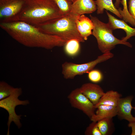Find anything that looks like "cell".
Masks as SVG:
<instances>
[{
    "label": "cell",
    "instance_id": "obj_1",
    "mask_svg": "<svg viewBox=\"0 0 135 135\" xmlns=\"http://www.w3.org/2000/svg\"><path fill=\"white\" fill-rule=\"evenodd\" d=\"M0 26L13 38L26 46L51 50L64 46L66 42L46 34L36 26L20 21L0 22Z\"/></svg>",
    "mask_w": 135,
    "mask_h": 135
},
{
    "label": "cell",
    "instance_id": "obj_2",
    "mask_svg": "<svg viewBox=\"0 0 135 135\" xmlns=\"http://www.w3.org/2000/svg\"><path fill=\"white\" fill-rule=\"evenodd\" d=\"M62 16L53 0H24L21 10L14 21L37 26Z\"/></svg>",
    "mask_w": 135,
    "mask_h": 135
},
{
    "label": "cell",
    "instance_id": "obj_3",
    "mask_svg": "<svg viewBox=\"0 0 135 135\" xmlns=\"http://www.w3.org/2000/svg\"><path fill=\"white\" fill-rule=\"evenodd\" d=\"M78 16L69 14L36 26L46 34L58 36L66 42L72 39L83 42L77 28L76 20Z\"/></svg>",
    "mask_w": 135,
    "mask_h": 135
},
{
    "label": "cell",
    "instance_id": "obj_4",
    "mask_svg": "<svg viewBox=\"0 0 135 135\" xmlns=\"http://www.w3.org/2000/svg\"><path fill=\"white\" fill-rule=\"evenodd\" d=\"M90 16L94 26L92 35L96 38L98 48L102 53L110 52L118 44L132 47L130 43L119 39L114 36L112 33L113 30L108 23H104L96 17L91 15Z\"/></svg>",
    "mask_w": 135,
    "mask_h": 135
},
{
    "label": "cell",
    "instance_id": "obj_5",
    "mask_svg": "<svg viewBox=\"0 0 135 135\" xmlns=\"http://www.w3.org/2000/svg\"><path fill=\"white\" fill-rule=\"evenodd\" d=\"M114 56L112 53L108 52L99 56L95 60L85 63L65 62L62 65V74L65 79H73L76 76L88 73L97 64L112 58Z\"/></svg>",
    "mask_w": 135,
    "mask_h": 135
},
{
    "label": "cell",
    "instance_id": "obj_6",
    "mask_svg": "<svg viewBox=\"0 0 135 135\" xmlns=\"http://www.w3.org/2000/svg\"><path fill=\"white\" fill-rule=\"evenodd\" d=\"M22 92L21 88H14L10 95L8 97L0 100V107L3 108L8 112L9 114L8 120L7 123L8 126L7 135H9V128L10 124L13 122L18 128L22 126L20 120L21 115H18L16 113V107L20 105H26L29 103L28 100L22 101L18 99V97Z\"/></svg>",
    "mask_w": 135,
    "mask_h": 135
},
{
    "label": "cell",
    "instance_id": "obj_7",
    "mask_svg": "<svg viewBox=\"0 0 135 135\" xmlns=\"http://www.w3.org/2000/svg\"><path fill=\"white\" fill-rule=\"evenodd\" d=\"M71 106L82 111L90 118L95 113L94 105L81 92L80 88L72 90L68 96Z\"/></svg>",
    "mask_w": 135,
    "mask_h": 135
},
{
    "label": "cell",
    "instance_id": "obj_8",
    "mask_svg": "<svg viewBox=\"0 0 135 135\" xmlns=\"http://www.w3.org/2000/svg\"><path fill=\"white\" fill-rule=\"evenodd\" d=\"M24 2V0H0V22L14 21Z\"/></svg>",
    "mask_w": 135,
    "mask_h": 135
},
{
    "label": "cell",
    "instance_id": "obj_9",
    "mask_svg": "<svg viewBox=\"0 0 135 135\" xmlns=\"http://www.w3.org/2000/svg\"><path fill=\"white\" fill-rule=\"evenodd\" d=\"M133 98L132 96L121 98L116 106L117 115L121 119L126 120L129 123L135 122V117L131 114L132 110L133 109L132 104Z\"/></svg>",
    "mask_w": 135,
    "mask_h": 135
},
{
    "label": "cell",
    "instance_id": "obj_10",
    "mask_svg": "<svg viewBox=\"0 0 135 135\" xmlns=\"http://www.w3.org/2000/svg\"><path fill=\"white\" fill-rule=\"evenodd\" d=\"M97 10L94 0H74L72 3L70 13L77 16L92 13Z\"/></svg>",
    "mask_w": 135,
    "mask_h": 135
},
{
    "label": "cell",
    "instance_id": "obj_11",
    "mask_svg": "<svg viewBox=\"0 0 135 135\" xmlns=\"http://www.w3.org/2000/svg\"><path fill=\"white\" fill-rule=\"evenodd\" d=\"M81 92L94 105L97 104L104 92L98 85L87 83L79 88Z\"/></svg>",
    "mask_w": 135,
    "mask_h": 135
},
{
    "label": "cell",
    "instance_id": "obj_12",
    "mask_svg": "<svg viewBox=\"0 0 135 135\" xmlns=\"http://www.w3.org/2000/svg\"><path fill=\"white\" fill-rule=\"evenodd\" d=\"M108 19V23L113 30L121 29L124 30L126 33V36L123 38L122 40L126 42L132 37L135 36V28H132L129 26L124 20L118 19L106 11Z\"/></svg>",
    "mask_w": 135,
    "mask_h": 135
},
{
    "label": "cell",
    "instance_id": "obj_13",
    "mask_svg": "<svg viewBox=\"0 0 135 135\" xmlns=\"http://www.w3.org/2000/svg\"><path fill=\"white\" fill-rule=\"evenodd\" d=\"M77 30L82 38L87 40L88 36L92 34V30L94 26L90 19L84 15L78 16L76 21Z\"/></svg>",
    "mask_w": 135,
    "mask_h": 135
},
{
    "label": "cell",
    "instance_id": "obj_14",
    "mask_svg": "<svg viewBox=\"0 0 135 135\" xmlns=\"http://www.w3.org/2000/svg\"><path fill=\"white\" fill-rule=\"evenodd\" d=\"M95 114L90 118L91 121L94 122L106 118H112L117 115L116 106L104 105L98 106Z\"/></svg>",
    "mask_w": 135,
    "mask_h": 135
},
{
    "label": "cell",
    "instance_id": "obj_15",
    "mask_svg": "<svg viewBox=\"0 0 135 135\" xmlns=\"http://www.w3.org/2000/svg\"><path fill=\"white\" fill-rule=\"evenodd\" d=\"M122 95L118 92L110 90L104 92L98 103L95 106V108L101 105L116 106Z\"/></svg>",
    "mask_w": 135,
    "mask_h": 135
},
{
    "label": "cell",
    "instance_id": "obj_16",
    "mask_svg": "<svg viewBox=\"0 0 135 135\" xmlns=\"http://www.w3.org/2000/svg\"><path fill=\"white\" fill-rule=\"evenodd\" d=\"M97 6V13L98 14L103 13L104 10L109 11L119 18H122V16L113 4L112 0H95Z\"/></svg>",
    "mask_w": 135,
    "mask_h": 135
},
{
    "label": "cell",
    "instance_id": "obj_17",
    "mask_svg": "<svg viewBox=\"0 0 135 135\" xmlns=\"http://www.w3.org/2000/svg\"><path fill=\"white\" fill-rule=\"evenodd\" d=\"M80 42L76 39H71L66 42L64 46L66 54L70 57L77 56L80 51Z\"/></svg>",
    "mask_w": 135,
    "mask_h": 135
},
{
    "label": "cell",
    "instance_id": "obj_18",
    "mask_svg": "<svg viewBox=\"0 0 135 135\" xmlns=\"http://www.w3.org/2000/svg\"><path fill=\"white\" fill-rule=\"evenodd\" d=\"M98 126L102 135L112 134L114 127L112 118H103L97 122Z\"/></svg>",
    "mask_w": 135,
    "mask_h": 135
},
{
    "label": "cell",
    "instance_id": "obj_19",
    "mask_svg": "<svg viewBox=\"0 0 135 135\" xmlns=\"http://www.w3.org/2000/svg\"><path fill=\"white\" fill-rule=\"evenodd\" d=\"M127 1V0H121L120 3L123 6V9L122 10L121 8L119 7L118 10L122 16L123 20L135 27V19L130 15L128 12Z\"/></svg>",
    "mask_w": 135,
    "mask_h": 135
},
{
    "label": "cell",
    "instance_id": "obj_20",
    "mask_svg": "<svg viewBox=\"0 0 135 135\" xmlns=\"http://www.w3.org/2000/svg\"><path fill=\"white\" fill-rule=\"evenodd\" d=\"M59 8L62 16L70 14L72 2L68 0H53Z\"/></svg>",
    "mask_w": 135,
    "mask_h": 135
},
{
    "label": "cell",
    "instance_id": "obj_21",
    "mask_svg": "<svg viewBox=\"0 0 135 135\" xmlns=\"http://www.w3.org/2000/svg\"><path fill=\"white\" fill-rule=\"evenodd\" d=\"M14 88L4 82L0 83V100L6 98L11 94Z\"/></svg>",
    "mask_w": 135,
    "mask_h": 135
},
{
    "label": "cell",
    "instance_id": "obj_22",
    "mask_svg": "<svg viewBox=\"0 0 135 135\" xmlns=\"http://www.w3.org/2000/svg\"><path fill=\"white\" fill-rule=\"evenodd\" d=\"M88 73L89 79L92 82L98 83L101 81L102 79V74L98 70L93 69Z\"/></svg>",
    "mask_w": 135,
    "mask_h": 135
},
{
    "label": "cell",
    "instance_id": "obj_23",
    "mask_svg": "<svg viewBox=\"0 0 135 135\" xmlns=\"http://www.w3.org/2000/svg\"><path fill=\"white\" fill-rule=\"evenodd\" d=\"M86 128L85 134L87 135H102L97 122H92Z\"/></svg>",
    "mask_w": 135,
    "mask_h": 135
},
{
    "label": "cell",
    "instance_id": "obj_24",
    "mask_svg": "<svg viewBox=\"0 0 135 135\" xmlns=\"http://www.w3.org/2000/svg\"><path fill=\"white\" fill-rule=\"evenodd\" d=\"M128 11L130 15L135 19V0H129Z\"/></svg>",
    "mask_w": 135,
    "mask_h": 135
},
{
    "label": "cell",
    "instance_id": "obj_25",
    "mask_svg": "<svg viewBox=\"0 0 135 135\" xmlns=\"http://www.w3.org/2000/svg\"><path fill=\"white\" fill-rule=\"evenodd\" d=\"M128 126L131 127L132 129L131 135H135V122L129 123Z\"/></svg>",
    "mask_w": 135,
    "mask_h": 135
},
{
    "label": "cell",
    "instance_id": "obj_26",
    "mask_svg": "<svg viewBox=\"0 0 135 135\" xmlns=\"http://www.w3.org/2000/svg\"><path fill=\"white\" fill-rule=\"evenodd\" d=\"M121 0H116L114 5L117 8H119L120 4V3Z\"/></svg>",
    "mask_w": 135,
    "mask_h": 135
},
{
    "label": "cell",
    "instance_id": "obj_27",
    "mask_svg": "<svg viewBox=\"0 0 135 135\" xmlns=\"http://www.w3.org/2000/svg\"><path fill=\"white\" fill-rule=\"evenodd\" d=\"M68 1H70V2H74V0H68Z\"/></svg>",
    "mask_w": 135,
    "mask_h": 135
},
{
    "label": "cell",
    "instance_id": "obj_28",
    "mask_svg": "<svg viewBox=\"0 0 135 135\" xmlns=\"http://www.w3.org/2000/svg\"><path fill=\"white\" fill-rule=\"evenodd\" d=\"M133 109H134V110L135 111V107H133Z\"/></svg>",
    "mask_w": 135,
    "mask_h": 135
}]
</instances>
